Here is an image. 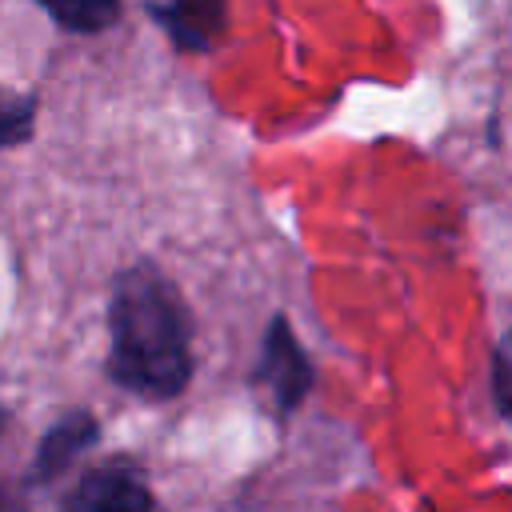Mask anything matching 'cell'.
<instances>
[{
    "label": "cell",
    "instance_id": "1",
    "mask_svg": "<svg viewBox=\"0 0 512 512\" xmlns=\"http://www.w3.org/2000/svg\"><path fill=\"white\" fill-rule=\"evenodd\" d=\"M108 372L120 388L168 400L188 384V320L172 284L152 268H128L108 304Z\"/></svg>",
    "mask_w": 512,
    "mask_h": 512
},
{
    "label": "cell",
    "instance_id": "2",
    "mask_svg": "<svg viewBox=\"0 0 512 512\" xmlns=\"http://www.w3.org/2000/svg\"><path fill=\"white\" fill-rule=\"evenodd\" d=\"M60 512H152V496L136 472L108 464V468L88 472L68 492Z\"/></svg>",
    "mask_w": 512,
    "mask_h": 512
},
{
    "label": "cell",
    "instance_id": "3",
    "mask_svg": "<svg viewBox=\"0 0 512 512\" xmlns=\"http://www.w3.org/2000/svg\"><path fill=\"white\" fill-rule=\"evenodd\" d=\"M96 432L100 428H96V420L88 412H68L60 424H52L48 436L40 440V448H36V460H32V472H28L32 484L52 480L64 468H72L80 460V452H88L96 444Z\"/></svg>",
    "mask_w": 512,
    "mask_h": 512
},
{
    "label": "cell",
    "instance_id": "4",
    "mask_svg": "<svg viewBox=\"0 0 512 512\" xmlns=\"http://www.w3.org/2000/svg\"><path fill=\"white\" fill-rule=\"evenodd\" d=\"M260 380L276 396L280 408H292L300 400V392L308 388V364H304V356H300V348H296V340H292V332L284 324H276L272 336H268Z\"/></svg>",
    "mask_w": 512,
    "mask_h": 512
},
{
    "label": "cell",
    "instance_id": "5",
    "mask_svg": "<svg viewBox=\"0 0 512 512\" xmlns=\"http://www.w3.org/2000/svg\"><path fill=\"white\" fill-rule=\"evenodd\" d=\"M220 20V4L216 0H180L164 12V24L184 40V44H200Z\"/></svg>",
    "mask_w": 512,
    "mask_h": 512
},
{
    "label": "cell",
    "instance_id": "6",
    "mask_svg": "<svg viewBox=\"0 0 512 512\" xmlns=\"http://www.w3.org/2000/svg\"><path fill=\"white\" fill-rule=\"evenodd\" d=\"M36 4H44L64 28L76 32H96L116 16V0H36Z\"/></svg>",
    "mask_w": 512,
    "mask_h": 512
},
{
    "label": "cell",
    "instance_id": "7",
    "mask_svg": "<svg viewBox=\"0 0 512 512\" xmlns=\"http://www.w3.org/2000/svg\"><path fill=\"white\" fill-rule=\"evenodd\" d=\"M32 132V100L16 92H0V148L28 140Z\"/></svg>",
    "mask_w": 512,
    "mask_h": 512
},
{
    "label": "cell",
    "instance_id": "8",
    "mask_svg": "<svg viewBox=\"0 0 512 512\" xmlns=\"http://www.w3.org/2000/svg\"><path fill=\"white\" fill-rule=\"evenodd\" d=\"M496 396H500L504 416L512 420V332L496 348Z\"/></svg>",
    "mask_w": 512,
    "mask_h": 512
},
{
    "label": "cell",
    "instance_id": "9",
    "mask_svg": "<svg viewBox=\"0 0 512 512\" xmlns=\"http://www.w3.org/2000/svg\"><path fill=\"white\" fill-rule=\"evenodd\" d=\"M0 512H24V504H20L12 492H4V488H0Z\"/></svg>",
    "mask_w": 512,
    "mask_h": 512
},
{
    "label": "cell",
    "instance_id": "10",
    "mask_svg": "<svg viewBox=\"0 0 512 512\" xmlns=\"http://www.w3.org/2000/svg\"><path fill=\"white\" fill-rule=\"evenodd\" d=\"M4 428H8V412L0 408V436H4Z\"/></svg>",
    "mask_w": 512,
    "mask_h": 512
}]
</instances>
